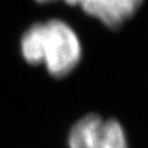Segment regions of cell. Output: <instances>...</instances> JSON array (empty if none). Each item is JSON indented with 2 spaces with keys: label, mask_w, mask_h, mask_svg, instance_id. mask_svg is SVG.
I'll return each mask as SVG.
<instances>
[{
  "label": "cell",
  "mask_w": 148,
  "mask_h": 148,
  "mask_svg": "<svg viewBox=\"0 0 148 148\" xmlns=\"http://www.w3.org/2000/svg\"><path fill=\"white\" fill-rule=\"evenodd\" d=\"M20 49L27 63L43 64L56 79L68 77L82 59L79 37L67 22L58 18L30 26L21 36Z\"/></svg>",
  "instance_id": "1"
},
{
  "label": "cell",
  "mask_w": 148,
  "mask_h": 148,
  "mask_svg": "<svg viewBox=\"0 0 148 148\" xmlns=\"http://www.w3.org/2000/svg\"><path fill=\"white\" fill-rule=\"evenodd\" d=\"M145 0H78L86 15L111 30H117L136 15Z\"/></svg>",
  "instance_id": "3"
},
{
  "label": "cell",
  "mask_w": 148,
  "mask_h": 148,
  "mask_svg": "<svg viewBox=\"0 0 148 148\" xmlns=\"http://www.w3.org/2000/svg\"><path fill=\"white\" fill-rule=\"evenodd\" d=\"M40 4H49V3H54V1H64L68 5H77L78 0H36Z\"/></svg>",
  "instance_id": "4"
},
{
  "label": "cell",
  "mask_w": 148,
  "mask_h": 148,
  "mask_svg": "<svg viewBox=\"0 0 148 148\" xmlns=\"http://www.w3.org/2000/svg\"><path fill=\"white\" fill-rule=\"evenodd\" d=\"M69 148H128L119 121L89 114L73 125L68 137Z\"/></svg>",
  "instance_id": "2"
}]
</instances>
